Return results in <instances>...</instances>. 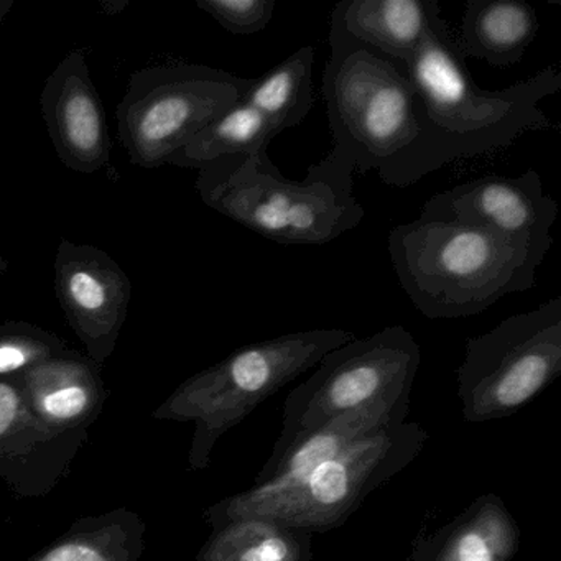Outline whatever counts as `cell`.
Returning <instances> with one entry per match:
<instances>
[{"label":"cell","mask_w":561,"mask_h":561,"mask_svg":"<svg viewBox=\"0 0 561 561\" xmlns=\"http://www.w3.org/2000/svg\"><path fill=\"white\" fill-rule=\"evenodd\" d=\"M420 363L419 341L399 324L330 351L288 393L280 436L268 459L280 456L301 433L343 413L380 403H410Z\"/></svg>","instance_id":"cell-9"},{"label":"cell","mask_w":561,"mask_h":561,"mask_svg":"<svg viewBox=\"0 0 561 561\" xmlns=\"http://www.w3.org/2000/svg\"><path fill=\"white\" fill-rule=\"evenodd\" d=\"M428 432L416 422L397 423L347 446L297 484L252 485L209 508L218 528L242 517H264L311 534H327L350 520L367 497L419 458Z\"/></svg>","instance_id":"cell-5"},{"label":"cell","mask_w":561,"mask_h":561,"mask_svg":"<svg viewBox=\"0 0 561 561\" xmlns=\"http://www.w3.org/2000/svg\"><path fill=\"white\" fill-rule=\"evenodd\" d=\"M438 11V0H343L330 24L407 70Z\"/></svg>","instance_id":"cell-15"},{"label":"cell","mask_w":561,"mask_h":561,"mask_svg":"<svg viewBox=\"0 0 561 561\" xmlns=\"http://www.w3.org/2000/svg\"><path fill=\"white\" fill-rule=\"evenodd\" d=\"M60 337L24 321L0 324V377L25 370L64 353Z\"/></svg>","instance_id":"cell-20"},{"label":"cell","mask_w":561,"mask_h":561,"mask_svg":"<svg viewBox=\"0 0 561 561\" xmlns=\"http://www.w3.org/2000/svg\"><path fill=\"white\" fill-rule=\"evenodd\" d=\"M356 340L343 328L294 331L248 344L186 380L172 399L183 419L198 422L193 466L205 468L215 443L248 419L268 397L294 382L330 351Z\"/></svg>","instance_id":"cell-6"},{"label":"cell","mask_w":561,"mask_h":561,"mask_svg":"<svg viewBox=\"0 0 561 561\" xmlns=\"http://www.w3.org/2000/svg\"><path fill=\"white\" fill-rule=\"evenodd\" d=\"M522 531L497 494H482L438 530L412 543V561H512Z\"/></svg>","instance_id":"cell-13"},{"label":"cell","mask_w":561,"mask_h":561,"mask_svg":"<svg viewBox=\"0 0 561 561\" xmlns=\"http://www.w3.org/2000/svg\"><path fill=\"white\" fill-rule=\"evenodd\" d=\"M410 403H380L343 413L324 425L301 433L275 459H267L254 485L285 488L297 484L314 468L330 461L363 436L407 422Z\"/></svg>","instance_id":"cell-14"},{"label":"cell","mask_w":561,"mask_h":561,"mask_svg":"<svg viewBox=\"0 0 561 561\" xmlns=\"http://www.w3.org/2000/svg\"><path fill=\"white\" fill-rule=\"evenodd\" d=\"M12 8H14V2H12V0H0V24L4 22L5 18H8Z\"/></svg>","instance_id":"cell-24"},{"label":"cell","mask_w":561,"mask_h":561,"mask_svg":"<svg viewBox=\"0 0 561 561\" xmlns=\"http://www.w3.org/2000/svg\"><path fill=\"white\" fill-rule=\"evenodd\" d=\"M41 107L55 152L67 169L93 175L110 165L106 111L84 51H70L58 64L42 91Z\"/></svg>","instance_id":"cell-12"},{"label":"cell","mask_w":561,"mask_h":561,"mask_svg":"<svg viewBox=\"0 0 561 561\" xmlns=\"http://www.w3.org/2000/svg\"><path fill=\"white\" fill-rule=\"evenodd\" d=\"M560 376L561 297H554L466 341L456 369L462 419L484 423L515 415Z\"/></svg>","instance_id":"cell-7"},{"label":"cell","mask_w":561,"mask_h":561,"mask_svg":"<svg viewBox=\"0 0 561 561\" xmlns=\"http://www.w3.org/2000/svg\"><path fill=\"white\" fill-rule=\"evenodd\" d=\"M400 287L428 320L476 317L537 284L548 252L491 229L416 218L387 239Z\"/></svg>","instance_id":"cell-2"},{"label":"cell","mask_w":561,"mask_h":561,"mask_svg":"<svg viewBox=\"0 0 561 561\" xmlns=\"http://www.w3.org/2000/svg\"><path fill=\"white\" fill-rule=\"evenodd\" d=\"M277 136H280L277 129L255 107L241 100L196 134L172 157L169 165L199 170L206 163L234 156L268 160V147Z\"/></svg>","instance_id":"cell-18"},{"label":"cell","mask_w":561,"mask_h":561,"mask_svg":"<svg viewBox=\"0 0 561 561\" xmlns=\"http://www.w3.org/2000/svg\"><path fill=\"white\" fill-rule=\"evenodd\" d=\"M251 78L208 65L142 68L117 106V137L140 169L169 165L196 134L244 98Z\"/></svg>","instance_id":"cell-8"},{"label":"cell","mask_w":561,"mask_h":561,"mask_svg":"<svg viewBox=\"0 0 561 561\" xmlns=\"http://www.w3.org/2000/svg\"><path fill=\"white\" fill-rule=\"evenodd\" d=\"M313 535L272 518H234L215 528L198 561H311Z\"/></svg>","instance_id":"cell-17"},{"label":"cell","mask_w":561,"mask_h":561,"mask_svg":"<svg viewBox=\"0 0 561 561\" xmlns=\"http://www.w3.org/2000/svg\"><path fill=\"white\" fill-rule=\"evenodd\" d=\"M323 71L333 147L328 163L351 173L379 172L419 136V107L403 67L330 24Z\"/></svg>","instance_id":"cell-4"},{"label":"cell","mask_w":561,"mask_h":561,"mask_svg":"<svg viewBox=\"0 0 561 561\" xmlns=\"http://www.w3.org/2000/svg\"><path fill=\"white\" fill-rule=\"evenodd\" d=\"M41 561H114L103 547L91 541H68L48 551Z\"/></svg>","instance_id":"cell-22"},{"label":"cell","mask_w":561,"mask_h":561,"mask_svg":"<svg viewBox=\"0 0 561 561\" xmlns=\"http://www.w3.org/2000/svg\"><path fill=\"white\" fill-rule=\"evenodd\" d=\"M9 268V262L8 259L4 257V255L0 254V275L5 274Z\"/></svg>","instance_id":"cell-25"},{"label":"cell","mask_w":561,"mask_h":561,"mask_svg":"<svg viewBox=\"0 0 561 561\" xmlns=\"http://www.w3.org/2000/svg\"><path fill=\"white\" fill-rule=\"evenodd\" d=\"M317 50L298 48L264 77L251 80L242 100L259 111L278 134L300 126L314 107L313 68Z\"/></svg>","instance_id":"cell-19"},{"label":"cell","mask_w":561,"mask_h":561,"mask_svg":"<svg viewBox=\"0 0 561 561\" xmlns=\"http://www.w3.org/2000/svg\"><path fill=\"white\" fill-rule=\"evenodd\" d=\"M21 407L22 397L19 383L0 377V436H4L12 428Z\"/></svg>","instance_id":"cell-23"},{"label":"cell","mask_w":561,"mask_h":561,"mask_svg":"<svg viewBox=\"0 0 561 561\" xmlns=\"http://www.w3.org/2000/svg\"><path fill=\"white\" fill-rule=\"evenodd\" d=\"M58 304L91 356L103 363L126 323L133 284L103 249L64 239L55 255Z\"/></svg>","instance_id":"cell-11"},{"label":"cell","mask_w":561,"mask_h":561,"mask_svg":"<svg viewBox=\"0 0 561 561\" xmlns=\"http://www.w3.org/2000/svg\"><path fill=\"white\" fill-rule=\"evenodd\" d=\"M407 75L416 94L419 136L377 172L386 185L407 188L449 163L508 149L525 134L560 130L540 107L560 93V68H541L504 90H482L442 11L433 15Z\"/></svg>","instance_id":"cell-1"},{"label":"cell","mask_w":561,"mask_h":561,"mask_svg":"<svg viewBox=\"0 0 561 561\" xmlns=\"http://www.w3.org/2000/svg\"><path fill=\"white\" fill-rule=\"evenodd\" d=\"M538 31L537 12L524 0H468L456 42L465 58L511 68L525 57Z\"/></svg>","instance_id":"cell-16"},{"label":"cell","mask_w":561,"mask_h":561,"mask_svg":"<svg viewBox=\"0 0 561 561\" xmlns=\"http://www.w3.org/2000/svg\"><path fill=\"white\" fill-rule=\"evenodd\" d=\"M195 186L206 206L284 245L330 244L366 218L353 175L324 159L294 182L271 159L225 157L203 165Z\"/></svg>","instance_id":"cell-3"},{"label":"cell","mask_w":561,"mask_h":561,"mask_svg":"<svg viewBox=\"0 0 561 561\" xmlns=\"http://www.w3.org/2000/svg\"><path fill=\"white\" fill-rule=\"evenodd\" d=\"M420 218L479 226L550 252L558 203L545 193L537 170H527L520 176H481L433 195Z\"/></svg>","instance_id":"cell-10"},{"label":"cell","mask_w":561,"mask_h":561,"mask_svg":"<svg viewBox=\"0 0 561 561\" xmlns=\"http://www.w3.org/2000/svg\"><path fill=\"white\" fill-rule=\"evenodd\" d=\"M196 8L229 34L252 35L267 28L277 4L275 0H196Z\"/></svg>","instance_id":"cell-21"}]
</instances>
